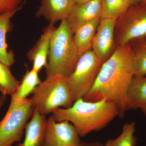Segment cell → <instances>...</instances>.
Returning a JSON list of instances; mask_svg holds the SVG:
<instances>
[{
	"label": "cell",
	"instance_id": "4316f807",
	"mask_svg": "<svg viewBox=\"0 0 146 146\" xmlns=\"http://www.w3.org/2000/svg\"><path fill=\"white\" fill-rule=\"evenodd\" d=\"M141 110L144 113V115L146 116V106L141 108Z\"/></svg>",
	"mask_w": 146,
	"mask_h": 146
},
{
	"label": "cell",
	"instance_id": "5b68a950",
	"mask_svg": "<svg viewBox=\"0 0 146 146\" xmlns=\"http://www.w3.org/2000/svg\"><path fill=\"white\" fill-rule=\"evenodd\" d=\"M34 109L31 98L21 100L11 97L8 110L0 121V146H12L20 142Z\"/></svg>",
	"mask_w": 146,
	"mask_h": 146
},
{
	"label": "cell",
	"instance_id": "e0dca14e",
	"mask_svg": "<svg viewBox=\"0 0 146 146\" xmlns=\"http://www.w3.org/2000/svg\"><path fill=\"white\" fill-rule=\"evenodd\" d=\"M39 72L32 69L27 71L21 82L18 90L11 96L18 99H25L41 83Z\"/></svg>",
	"mask_w": 146,
	"mask_h": 146
},
{
	"label": "cell",
	"instance_id": "277c9868",
	"mask_svg": "<svg viewBox=\"0 0 146 146\" xmlns=\"http://www.w3.org/2000/svg\"><path fill=\"white\" fill-rule=\"evenodd\" d=\"M32 94L35 109L45 116L58 108L70 107L74 102L67 77L61 75L46 78Z\"/></svg>",
	"mask_w": 146,
	"mask_h": 146
},
{
	"label": "cell",
	"instance_id": "603a6c76",
	"mask_svg": "<svg viewBox=\"0 0 146 146\" xmlns=\"http://www.w3.org/2000/svg\"><path fill=\"white\" fill-rule=\"evenodd\" d=\"M78 146H106L105 145L100 142H89L81 141L80 143Z\"/></svg>",
	"mask_w": 146,
	"mask_h": 146
},
{
	"label": "cell",
	"instance_id": "83f0119b",
	"mask_svg": "<svg viewBox=\"0 0 146 146\" xmlns=\"http://www.w3.org/2000/svg\"><path fill=\"white\" fill-rule=\"evenodd\" d=\"M142 3H143L145 4H146V0H143L142 1Z\"/></svg>",
	"mask_w": 146,
	"mask_h": 146
},
{
	"label": "cell",
	"instance_id": "ba28073f",
	"mask_svg": "<svg viewBox=\"0 0 146 146\" xmlns=\"http://www.w3.org/2000/svg\"><path fill=\"white\" fill-rule=\"evenodd\" d=\"M80 137L72 124L56 121L51 116L47 119L43 146H78Z\"/></svg>",
	"mask_w": 146,
	"mask_h": 146
},
{
	"label": "cell",
	"instance_id": "7c38bea8",
	"mask_svg": "<svg viewBox=\"0 0 146 146\" xmlns=\"http://www.w3.org/2000/svg\"><path fill=\"white\" fill-rule=\"evenodd\" d=\"M55 28L54 24H50L44 29L34 47L27 54L28 58L33 63L32 69L38 72L46 66L51 37Z\"/></svg>",
	"mask_w": 146,
	"mask_h": 146
},
{
	"label": "cell",
	"instance_id": "d6986e66",
	"mask_svg": "<svg viewBox=\"0 0 146 146\" xmlns=\"http://www.w3.org/2000/svg\"><path fill=\"white\" fill-rule=\"evenodd\" d=\"M102 18L116 20L130 7L126 0H102Z\"/></svg>",
	"mask_w": 146,
	"mask_h": 146
},
{
	"label": "cell",
	"instance_id": "484cf974",
	"mask_svg": "<svg viewBox=\"0 0 146 146\" xmlns=\"http://www.w3.org/2000/svg\"><path fill=\"white\" fill-rule=\"evenodd\" d=\"M89 1H90V0H75V1L76 3H79Z\"/></svg>",
	"mask_w": 146,
	"mask_h": 146
},
{
	"label": "cell",
	"instance_id": "7402d4cb",
	"mask_svg": "<svg viewBox=\"0 0 146 146\" xmlns=\"http://www.w3.org/2000/svg\"><path fill=\"white\" fill-rule=\"evenodd\" d=\"M23 0H0V15L21 8Z\"/></svg>",
	"mask_w": 146,
	"mask_h": 146
},
{
	"label": "cell",
	"instance_id": "5bb4252c",
	"mask_svg": "<svg viewBox=\"0 0 146 146\" xmlns=\"http://www.w3.org/2000/svg\"><path fill=\"white\" fill-rule=\"evenodd\" d=\"M21 9L0 15V62L9 67L14 64L16 60L13 52L7 50V35L13 29L11 19Z\"/></svg>",
	"mask_w": 146,
	"mask_h": 146
},
{
	"label": "cell",
	"instance_id": "cb8c5ba5",
	"mask_svg": "<svg viewBox=\"0 0 146 146\" xmlns=\"http://www.w3.org/2000/svg\"><path fill=\"white\" fill-rule=\"evenodd\" d=\"M143 0H126L130 6L132 5H136L142 2Z\"/></svg>",
	"mask_w": 146,
	"mask_h": 146
},
{
	"label": "cell",
	"instance_id": "30bf717a",
	"mask_svg": "<svg viewBox=\"0 0 146 146\" xmlns=\"http://www.w3.org/2000/svg\"><path fill=\"white\" fill-rule=\"evenodd\" d=\"M102 16V0H90L76 3L65 20L74 33L80 27Z\"/></svg>",
	"mask_w": 146,
	"mask_h": 146
},
{
	"label": "cell",
	"instance_id": "ffe728a7",
	"mask_svg": "<svg viewBox=\"0 0 146 146\" xmlns=\"http://www.w3.org/2000/svg\"><path fill=\"white\" fill-rule=\"evenodd\" d=\"M136 123L134 122L126 123L123 126L122 132L117 138L109 139L106 146H136L137 138L134 136Z\"/></svg>",
	"mask_w": 146,
	"mask_h": 146
},
{
	"label": "cell",
	"instance_id": "6da1fadb",
	"mask_svg": "<svg viewBox=\"0 0 146 146\" xmlns=\"http://www.w3.org/2000/svg\"><path fill=\"white\" fill-rule=\"evenodd\" d=\"M135 75V66L130 43L116 46L103 63L93 87L84 97L85 100L106 99L115 104L123 117L127 111V93Z\"/></svg>",
	"mask_w": 146,
	"mask_h": 146
},
{
	"label": "cell",
	"instance_id": "ac0fdd59",
	"mask_svg": "<svg viewBox=\"0 0 146 146\" xmlns=\"http://www.w3.org/2000/svg\"><path fill=\"white\" fill-rule=\"evenodd\" d=\"M9 68L0 62V92L5 96L15 94L21 83L13 75Z\"/></svg>",
	"mask_w": 146,
	"mask_h": 146
},
{
	"label": "cell",
	"instance_id": "9a60e30c",
	"mask_svg": "<svg viewBox=\"0 0 146 146\" xmlns=\"http://www.w3.org/2000/svg\"><path fill=\"white\" fill-rule=\"evenodd\" d=\"M146 106V75L134 76L127 93L126 110L140 108Z\"/></svg>",
	"mask_w": 146,
	"mask_h": 146
},
{
	"label": "cell",
	"instance_id": "52a82bcc",
	"mask_svg": "<svg viewBox=\"0 0 146 146\" xmlns=\"http://www.w3.org/2000/svg\"><path fill=\"white\" fill-rule=\"evenodd\" d=\"M146 37V4L130 6L116 20L114 37L116 46Z\"/></svg>",
	"mask_w": 146,
	"mask_h": 146
},
{
	"label": "cell",
	"instance_id": "d4e9b609",
	"mask_svg": "<svg viewBox=\"0 0 146 146\" xmlns=\"http://www.w3.org/2000/svg\"><path fill=\"white\" fill-rule=\"evenodd\" d=\"M6 96H0V108H1L5 103Z\"/></svg>",
	"mask_w": 146,
	"mask_h": 146
},
{
	"label": "cell",
	"instance_id": "7a4b0ae2",
	"mask_svg": "<svg viewBox=\"0 0 146 146\" xmlns=\"http://www.w3.org/2000/svg\"><path fill=\"white\" fill-rule=\"evenodd\" d=\"M56 121H66L72 124L80 137L93 131H98L106 127L119 115L117 106L104 99L89 102L79 98L68 108H59L52 112Z\"/></svg>",
	"mask_w": 146,
	"mask_h": 146
},
{
	"label": "cell",
	"instance_id": "44dd1931",
	"mask_svg": "<svg viewBox=\"0 0 146 146\" xmlns=\"http://www.w3.org/2000/svg\"><path fill=\"white\" fill-rule=\"evenodd\" d=\"M131 46L135 63V76H146V39L138 41Z\"/></svg>",
	"mask_w": 146,
	"mask_h": 146
},
{
	"label": "cell",
	"instance_id": "3957f363",
	"mask_svg": "<svg viewBox=\"0 0 146 146\" xmlns=\"http://www.w3.org/2000/svg\"><path fill=\"white\" fill-rule=\"evenodd\" d=\"M73 36L66 20L61 21L58 27L55 28L51 37L45 67L46 78L56 75L67 77L74 70L80 57Z\"/></svg>",
	"mask_w": 146,
	"mask_h": 146
},
{
	"label": "cell",
	"instance_id": "9c48e42d",
	"mask_svg": "<svg viewBox=\"0 0 146 146\" xmlns=\"http://www.w3.org/2000/svg\"><path fill=\"white\" fill-rule=\"evenodd\" d=\"M116 19L102 18L92 43V50L97 56L105 62L115 44L114 31Z\"/></svg>",
	"mask_w": 146,
	"mask_h": 146
},
{
	"label": "cell",
	"instance_id": "8992f818",
	"mask_svg": "<svg viewBox=\"0 0 146 146\" xmlns=\"http://www.w3.org/2000/svg\"><path fill=\"white\" fill-rule=\"evenodd\" d=\"M103 63L91 50L80 57L74 70L67 76L74 102L83 98L91 90Z\"/></svg>",
	"mask_w": 146,
	"mask_h": 146
},
{
	"label": "cell",
	"instance_id": "4fadbf2b",
	"mask_svg": "<svg viewBox=\"0 0 146 146\" xmlns=\"http://www.w3.org/2000/svg\"><path fill=\"white\" fill-rule=\"evenodd\" d=\"M46 121V116L35 109L31 119L25 127L24 141L16 146H43Z\"/></svg>",
	"mask_w": 146,
	"mask_h": 146
},
{
	"label": "cell",
	"instance_id": "8fae6325",
	"mask_svg": "<svg viewBox=\"0 0 146 146\" xmlns=\"http://www.w3.org/2000/svg\"><path fill=\"white\" fill-rule=\"evenodd\" d=\"M75 3V0H41L36 16L54 24L65 20Z\"/></svg>",
	"mask_w": 146,
	"mask_h": 146
},
{
	"label": "cell",
	"instance_id": "2e32d148",
	"mask_svg": "<svg viewBox=\"0 0 146 146\" xmlns=\"http://www.w3.org/2000/svg\"><path fill=\"white\" fill-rule=\"evenodd\" d=\"M101 18H98L80 27L74 33L73 39L79 57L92 48V43Z\"/></svg>",
	"mask_w": 146,
	"mask_h": 146
}]
</instances>
